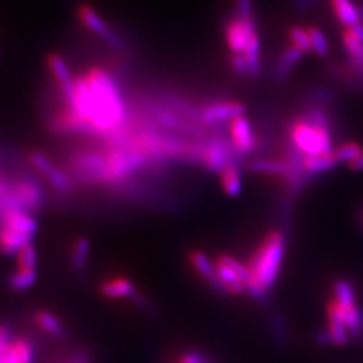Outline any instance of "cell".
<instances>
[{"mask_svg":"<svg viewBox=\"0 0 363 363\" xmlns=\"http://www.w3.org/2000/svg\"><path fill=\"white\" fill-rule=\"evenodd\" d=\"M85 78L95 96V114L89 128L97 132L114 131L123 123L125 116L117 85L114 78L101 69H92Z\"/></svg>","mask_w":363,"mask_h":363,"instance_id":"1","label":"cell"},{"mask_svg":"<svg viewBox=\"0 0 363 363\" xmlns=\"http://www.w3.org/2000/svg\"><path fill=\"white\" fill-rule=\"evenodd\" d=\"M285 253V238L280 231L269 233L263 244L254 252L249 261L253 281L266 292L273 288L280 275Z\"/></svg>","mask_w":363,"mask_h":363,"instance_id":"2","label":"cell"},{"mask_svg":"<svg viewBox=\"0 0 363 363\" xmlns=\"http://www.w3.org/2000/svg\"><path fill=\"white\" fill-rule=\"evenodd\" d=\"M289 142L306 156L329 155L334 152L330 127L316 125L299 116L289 127Z\"/></svg>","mask_w":363,"mask_h":363,"instance_id":"3","label":"cell"},{"mask_svg":"<svg viewBox=\"0 0 363 363\" xmlns=\"http://www.w3.org/2000/svg\"><path fill=\"white\" fill-rule=\"evenodd\" d=\"M231 144V137L217 135L203 144V160L206 168L215 174H221L231 163L238 165V159H242Z\"/></svg>","mask_w":363,"mask_h":363,"instance_id":"4","label":"cell"},{"mask_svg":"<svg viewBox=\"0 0 363 363\" xmlns=\"http://www.w3.org/2000/svg\"><path fill=\"white\" fill-rule=\"evenodd\" d=\"M257 33L254 19L234 17L225 25V41L231 54H244L250 38Z\"/></svg>","mask_w":363,"mask_h":363,"instance_id":"5","label":"cell"},{"mask_svg":"<svg viewBox=\"0 0 363 363\" xmlns=\"http://www.w3.org/2000/svg\"><path fill=\"white\" fill-rule=\"evenodd\" d=\"M247 108L238 101H215L200 111V123L207 125L224 124L245 116Z\"/></svg>","mask_w":363,"mask_h":363,"instance_id":"6","label":"cell"},{"mask_svg":"<svg viewBox=\"0 0 363 363\" xmlns=\"http://www.w3.org/2000/svg\"><path fill=\"white\" fill-rule=\"evenodd\" d=\"M231 144L241 156H248L259 147L257 136L252 128V124L245 116L237 117L229 125Z\"/></svg>","mask_w":363,"mask_h":363,"instance_id":"7","label":"cell"},{"mask_svg":"<svg viewBox=\"0 0 363 363\" xmlns=\"http://www.w3.org/2000/svg\"><path fill=\"white\" fill-rule=\"evenodd\" d=\"M107 160V179H118L128 175L136 167L144 162V155L133 151L120 149L105 156Z\"/></svg>","mask_w":363,"mask_h":363,"instance_id":"8","label":"cell"},{"mask_svg":"<svg viewBox=\"0 0 363 363\" xmlns=\"http://www.w3.org/2000/svg\"><path fill=\"white\" fill-rule=\"evenodd\" d=\"M77 15L80 18L81 23L89 32L96 34L97 36H101L104 41H107L109 45H112L115 48H120L121 46V41L108 27L107 22L100 17L99 14L96 13V10L92 6L81 4L78 7V10H77Z\"/></svg>","mask_w":363,"mask_h":363,"instance_id":"9","label":"cell"},{"mask_svg":"<svg viewBox=\"0 0 363 363\" xmlns=\"http://www.w3.org/2000/svg\"><path fill=\"white\" fill-rule=\"evenodd\" d=\"M29 159H30V163L34 165V168L38 172H41L45 178H48L50 184L54 189H57L60 191L70 190V181L65 175V172L58 170L46 155L35 151L30 153Z\"/></svg>","mask_w":363,"mask_h":363,"instance_id":"10","label":"cell"},{"mask_svg":"<svg viewBox=\"0 0 363 363\" xmlns=\"http://www.w3.org/2000/svg\"><path fill=\"white\" fill-rule=\"evenodd\" d=\"M190 263L194 266V269L198 272L199 276L207 281L212 288H214L215 291H218L219 294H228V291L225 289V287L222 285V282L219 281L218 276H217L215 264L210 261V259L203 252H199V250L191 252Z\"/></svg>","mask_w":363,"mask_h":363,"instance_id":"11","label":"cell"},{"mask_svg":"<svg viewBox=\"0 0 363 363\" xmlns=\"http://www.w3.org/2000/svg\"><path fill=\"white\" fill-rule=\"evenodd\" d=\"M3 226L11 231L34 235L38 231V224L32 215L22 209H6L1 215Z\"/></svg>","mask_w":363,"mask_h":363,"instance_id":"12","label":"cell"},{"mask_svg":"<svg viewBox=\"0 0 363 363\" xmlns=\"http://www.w3.org/2000/svg\"><path fill=\"white\" fill-rule=\"evenodd\" d=\"M304 53L295 48L294 45L288 46L280 54L273 69V80L275 83H282L292 73V70L297 67V64L303 60Z\"/></svg>","mask_w":363,"mask_h":363,"instance_id":"13","label":"cell"},{"mask_svg":"<svg viewBox=\"0 0 363 363\" xmlns=\"http://www.w3.org/2000/svg\"><path fill=\"white\" fill-rule=\"evenodd\" d=\"M327 315H329V331L332 338V343L336 346H346L351 338L336 301H331L329 304Z\"/></svg>","mask_w":363,"mask_h":363,"instance_id":"14","label":"cell"},{"mask_svg":"<svg viewBox=\"0 0 363 363\" xmlns=\"http://www.w3.org/2000/svg\"><path fill=\"white\" fill-rule=\"evenodd\" d=\"M34 235L11 231L8 228L0 229V250L1 253L11 256L14 253H19L22 249L33 244Z\"/></svg>","mask_w":363,"mask_h":363,"instance_id":"15","label":"cell"},{"mask_svg":"<svg viewBox=\"0 0 363 363\" xmlns=\"http://www.w3.org/2000/svg\"><path fill=\"white\" fill-rule=\"evenodd\" d=\"M33 343L25 338L13 339L8 350L0 357V363H33Z\"/></svg>","mask_w":363,"mask_h":363,"instance_id":"16","label":"cell"},{"mask_svg":"<svg viewBox=\"0 0 363 363\" xmlns=\"http://www.w3.org/2000/svg\"><path fill=\"white\" fill-rule=\"evenodd\" d=\"M48 67H49L50 73L53 74L54 80L61 86L62 93L67 96L73 88L74 78L71 77L70 69L67 67L65 60L57 54H50L49 58H48Z\"/></svg>","mask_w":363,"mask_h":363,"instance_id":"17","label":"cell"},{"mask_svg":"<svg viewBox=\"0 0 363 363\" xmlns=\"http://www.w3.org/2000/svg\"><path fill=\"white\" fill-rule=\"evenodd\" d=\"M330 3L334 15L346 29H351L362 22L358 14L357 4H354L352 0H330Z\"/></svg>","mask_w":363,"mask_h":363,"instance_id":"18","label":"cell"},{"mask_svg":"<svg viewBox=\"0 0 363 363\" xmlns=\"http://www.w3.org/2000/svg\"><path fill=\"white\" fill-rule=\"evenodd\" d=\"M215 269H217L218 279L222 282V285L225 287L228 294L241 295V294L247 292V284L231 269V266H228L224 261H221L218 259V261L215 264Z\"/></svg>","mask_w":363,"mask_h":363,"instance_id":"19","label":"cell"},{"mask_svg":"<svg viewBox=\"0 0 363 363\" xmlns=\"http://www.w3.org/2000/svg\"><path fill=\"white\" fill-rule=\"evenodd\" d=\"M101 294L104 296L111 299H123V297H132L137 295L132 282L125 278H117L114 280L105 281L100 287Z\"/></svg>","mask_w":363,"mask_h":363,"instance_id":"20","label":"cell"},{"mask_svg":"<svg viewBox=\"0 0 363 363\" xmlns=\"http://www.w3.org/2000/svg\"><path fill=\"white\" fill-rule=\"evenodd\" d=\"M338 306L343 316L350 338L354 341H361L363 338L362 310L358 306H354V307H342L341 304H338Z\"/></svg>","mask_w":363,"mask_h":363,"instance_id":"21","label":"cell"},{"mask_svg":"<svg viewBox=\"0 0 363 363\" xmlns=\"http://www.w3.org/2000/svg\"><path fill=\"white\" fill-rule=\"evenodd\" d=\"M219 175H221V184L224 191L233 198L238 197L242 191V178H241L240 165L231 163Z\"/></svg>","mask_w":363,"mask_h":363,"instance_id":"22","label":"cell"},{"mask_svg":"<svg viewBox=\"0 0 363 363\" xmlns=\"http://www.w3.org/2000/svg\"><path fill=\"white\" fill-rule=\"evenodd\" d=\"M249 171L253 174L285 177L289 171V165L285 160L278 159H254L248 165Z\"/></svg>","mask_w":363,"mask_h":363,"instance_id":"23","label":"cell"},{"mask_svg":"<svg viewBox=\"0 0 363 363\" xmlns=\"http://www.w3.org/2000/svg\"><path fill=\"white\" fill-rule=\"evenodd\" d=\"M249 67V77L257 78L261 73L263 62H261V41L259 34L256 33L249 41L248 48L244 53Z\"/></svg>","mask_w":363,"mask_h":363,"instance_id":"24","label":"cell"},{"mask_svg":"<svg viewBox=\"0 0 363 363\" xmlns=\"http://www.w3.org/2000/svg\"><path fill=\"white\" fill-rule=\"evenodd\" d=\"M339 165L336 158L334 156V152L329 155H317V156H306L304 159V168L308 174L313 177L327 172L334 170L336 165Z\"/></svg>","mask_w":363,"mask_h":363,"instance_id":"25","label":"cell"},{"mask_svg":"<svg viewBox=\"0 0 363 363\" xmlns=\"http://www.w3.org/2000/svg\"><path fill=\"white\" fill-rule=\"evenodd\" d=\"M306 99L310 104L326 107V105L332 104L335 100L338 99V92L331 86L319 85V86H314L310 90H307Z\"/></svg>","mask_w":363,"mask_h":363,"instance_id":"26","label":"cell"},{"mask_svg":"<svg viewBox=\"0 0 363 363\" xmlns=\"http://www.w3.org/2000/svg\"><path fill=\"white\" fill-rule=\"evenodd\" d=\"M334 299L342 307L357 306V296L352 285L346 280L336 281L334 284Z\"/></svg>","mask_w":363,"mask_h":363,"instance_id":"27","label":"cell"},{"mask_svg":"<svg viewBox=\"0 0 363 363\" xmlns=\"http://www.w3.org/2000/svg\"><path fill=\"white\" fill-rule=\"evenodd\" d=\"M307 30L311 38L313 53H315L319 58H326L330 53V45H329V41L324 33L316 26H310Z\"/></svg>","mask_w":363,"mask_h":363,"instance_id":"28","label":"cell"},{"mask_svg":"<svg viewBox=\"0 0 363 363\" xmlns=\"http://www.w3.org/2000/svg\"><path fill=\"white\" fill-rule=\"evenodd\" d=\"M288 36H289L291 43L297 49L301 50L304 54L313 53L311 38H310V34H308L307 29L300 27V26H294L288 30Z\"/></svg>","mask_w":363,"mask_h":363,"instance_id":"29","label":"cell"},{"mask_svg":"<svg viewBox=\"0 0 363 363\" xmlns=\"http://www.w3.org/2000/svg\"><path fill=\"white\" fill-rule=\"evenodd\" d=\"M36 281V273L35 270H23L19 269L17 273H14L10 278V287L15 292H25L29 288H32Z\"/></svg>","mask_w":363,"mask_h":363,"instance_id":"30","label":"cell"},{"mask_svg":"<svg viewBox=\"0 0 363 363\" xmlns=\"http://www.w3.org/2000/svg\"><path fill=\"white\" fill-rule=\"evenodd\" d=\"M36 323L42 330L46 331L53 336H62L64 335V326L54 315L41 311L36 314Z\"/></svg>","mask_w":363,"mask_h":363,"instance_id":"31","label":"cell"},{"mask_svg":"<svg viewBox=\"0 0 363 363\" xmlns=\"http://www.w3.org/2000/svg\"><path fill=\"white\" fill-rule=\"evenodd\" d=\"M363 147L358 143L354 142H348L345 144L338 146L336 149H334V156L336 158L338 163H351L361 152H362Z\"/></svg>","mask_w":363,"mask_h":363,"instance_id":"32","label":"cell"},{"mask_svg":"<svg viewBox=\"0 0 363 363\" xmlns=\"http://www.w3.org/2000/svg\"><path fill=\"white\" fill-rule=\"evenodd\" d=\"M90 252V242L86 238H78L71 249V263L76 268H83L86 264Z\"/></svg>","mask_w":363,"mask_h":363,"instance_id":"33","label":"cell"},{"mask_svg":"<svg viewBox=\"0 0 363 363\" xmlns=\"http://www.w3.org/2000/svg\"><path fill=\"white\" fill-rule=\"evenodd\" d=\"M36 250L33 245H27L18 253V265L23 270H35L36 268Z\"/></svg>","mask_w":363,"mask_h":363,"instance_id":"34","label":"cell"},{"mask_svg":"<svg viewBox=\"0 0 363 363\" xmlns=\"http://www.w3.org/2000/svg\"><path fill=\"white\" fill-rule=\"evenodd\" d=\"M231 67L240 77H249V67L244 54H231Z\"/></svg>","mask_w":363,"mask_h":363,"instance_id":"35","label":"cell"},{"mask_svg":"<svg viewBox=\"0 0 363 363\" xmlns=\"http://www.w3.org/2000/svg\"><path fill=\"white\" fill-rule=\"evenodd\" d=\"M235 15L242 19H254L253 0H234Z\"/></svg>","mask_w":363,"mask_h":363,"instance_id":"36","label":"cell"},{"mask_svg":"<svg viewBox=\"0 0 363 363\" xmlns=\"http://www.w3.org/2000/svg\"><path fill=\"white\" fill-rule=\"evenodd\" d=\"M179 363H214L207 355L198 351H189L179 358Z\"/></svg>","mask_w":363,"mask_h":363,"instance_id":"37","label":"cell"},{"mask_svg":"<svg viewBox=\"0 0 363 363\" xmlns=\"http://www.w3.org/2000/svg\"><path fill=\"white\" fill-rule=\"evenodd\" d=\"M13 342V334L8 326L0 323V357L8 350Z\"/></svg>","mask_w":363,"mask_h":363,"instance_id":"38","label":"cell"},{"mask_svg":"<svg viewBox=\"0 0 363 363\" xmlns=\"http://www.w3.org/2000/svg\"><path fill=\"white\" fill-rule=\"evenodd\" d=\"M272 323H273V331H275V335H276V339L278 341H282L285 342V327H284V320L281 319V316L279 315H275L272 317Z\"/></svg>","mask_w":363,"mask_h":363,"instance_id":"39","label":"cell"},{"mask_svg":"<svg viewBox=\"0 0 363 363\" xmlns=\"http://www.w3.org/2000/svg\"><path fill=\"white\" fill-rule=\"evenodd\" d=\"M319 1L320 0H294L292 6H294V10L297 13H304V11L311 10Z\"/></svg>","mask_w":363,"mask_h":363,"instance_id":"40","label":"cell"},{"mask_svg":"<svg viewBox=\"0 0 363 363\" xmlns=\"http://www.w3.org/2000/svg\"><path fill=\"white\" fill-rule=\"evenodd\" d=\"M315 342L320 346H330L332 343V338H331L330 331L320 330L315 334Z\"/></svg>","mask_w":363,"mask_h":363,"instance_id":"41","label":"cell"},{"mask_svg":"<svg viewBox=\"0 0 363 363\" xmlns=\"http://www.w3.org/2000/svg\"><path fill=\"white\" fill-rule=\"evenodd\" d=\"M348 167L354 172H361V171H363V149L362 152L348 165Z\"/></svg>","mask_w":363,"mask_h":363,"instance_id":"42","label":"cell"},{"mask_svg":"<svg viewBox=\"0 0 363 363\" xmlns=\"http://www.w3.org/2000/svg\"><path fill=\"white\" fill-rule=\"evenodd\" d=\"M350 30L354 33V35H355L357 38H359V39L363 42V22L358 23V25H355V26H354V27H351Z\"/></svg>","mask_w":363,"mask_h":363,"instance_id":"43","label":"cell"},{"mask_svg":"<svg viewBox=\"0 0 363 363\" xmlns=\"http://www.w3.org/2000/svg\"><path fill=\"white\" fill-rule=\"evenodd\" d=\"M357 8H358V14H359V18H361V20L363 22V0L357 4Z\"/></svg>","mask_w":363,"mask_h":363,"instance_id":"44","label":"cell"}]
</instances>
